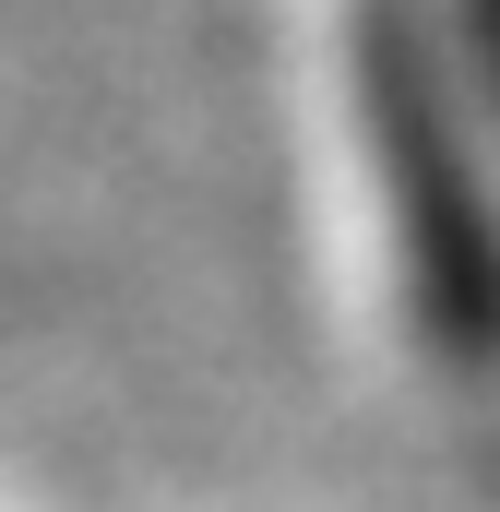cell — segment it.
Here are the masks:
<instances>
[{
    "instance_id": "1",
    "label": "cell",
    "mask_w": 500,
    "mask_h": 512,
    "mask_svg": "<svg viewBox=\"0 0 500 512\" xmlns=\"http://www.w3.org/2000/svg\"><path fill=\"white\" fill-rule=\"evenodd\" d=\"M346 155L405 346L465 393H500V96L453 0L346 12Z\"/></svg>"
}]
</instances>
